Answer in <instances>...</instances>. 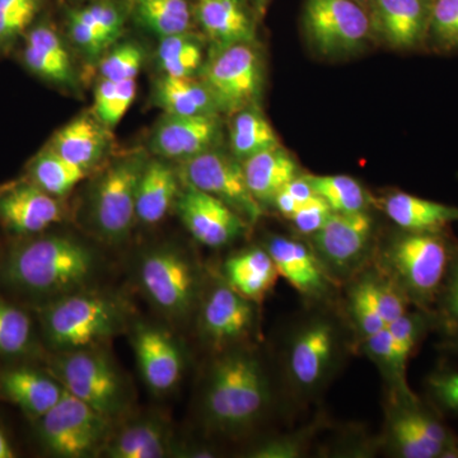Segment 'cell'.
Returning a JSON list of instances; mask_svg holds the SVG:
<instances>
[{
  "mask_svg": "<svg viewBox=\"0 0 458 458\" xmlns=\"http://www.w3.org/2000/svg\"><path fill=\"white\" fill-rule=\"evenodd\" d=\"M451 345L452 348L454 349V351L458 352V327L456 333L454 334V337H452L451 339Z\"/></svg>",
  "mask_w": 458,
  "mask_h": 458,
  "instance_id": "db71d44e",
  "label": "cell"
},
{
  "mask_svg": "<svg viewBox=\"0 0 458 458\" xmlns=\"http://www.w3.org/2000/svg\"><path fill=\"white\" fill-rule=\"evenodd\" d=\"M174 208L189 233L212 249L231 245L250 227L227 204L185 183Z\"/></svg>",
  "mask_w": 458,
  "mask_h": 458,
  "instance_id": "9a60e30c",
  "label": "cell"
},
{
  "mask_svg": "<svg viewBox=\"0 0 458 458\" xmlns=\"http://www.w3.org/2000/svg\"><path fill=\"white\" fill-rule=\"evenodd\" d=\"M16 457V451L9 441L7 434L0 428V458Z\"/></svg>",
  "mask_w": 458,
  "mask_h": 458,
  "instance_id": "816d5d0a",
  "label": "cell"
},
{
  "mask_svg": "<svg viewBox=\"0 0 458 458\" xmlns=\"http://www.w3.org/2000/svg\"><path fill=\"white\" fill-rule=\"evenodd\" d=\"M269 252L279 276L284 278L298 293L312 300L327 297L334 280L328 276L311 246L301 241L274 234L267 238Z\"/></svg>",
  "mask_w": 458,
  "mask_h": 458,
  "instance_id": "44dd1931",
  "label": "cell"
},
{
  "mask_svg": "<svg viewBox=\"0 0 458 458\" xmlns=\"http://www.w3.org/2000/svg\"><path fill=\"white\" fill-rule=\"evenodd\" d=\"M23 63L31 73L57 86H75V73L64 41L47 23L33 26L26 32Z\"/></svg>",
  "mask_w": 458,
  "mask_h": 458,
  "instance_id": "603a6c76",
  "label": "cell"
},
{
  "mask_svg": "<svg viewBox=\"0 0 458 458\" xmlns=\"http://www.w3.org/2000/svg\"><path fill=\"white\" fill-rule=\"evenodd\" d=\"M111 45L116 44L125 27V12L114 0H96L87 5Z\"/></svg>",
  "mask_w": 458,
  "mask_h": 458,
  "instance_id": "c3c4849f",
  "label": "cell"
},
{
  "mask_svg": "<svg viewBox=\"0 0 458 458\" xmlns=\"http://www.w3.org/2000/svg\"><path fill=\"white\" fill-rule=\"evenodd\" d=\"M41 7V0H0V47L29 31Z\"/></svg>",
  "mask_w": 458,
  "mask_h": 458,
  "instance_id": "7bdbcfd3",
  "label": "cell"
},
{
  "mask_svg": "<svg viewBox=\"0 0 458 458\" xmlns=\"http://www.w3.org/2000/svg\"><path fill=\"white\" fill-rule=\"evenodd\" d=\"M205 38L191 31L159 38L157 64L165 75L195 78L200 75L207 55Z\"/></svg>",
  "mask_w": 458,
  "mask_h": 458,
  "instance_id": "836d02e7",
  "label": "cell"
},
{
  "mask_svg": "<svg viewBox=\"0 0 458 458\" xmlns=\"http://www.w3.org/2000/svg\"><path fill=\"white\" fill-rule=\"evenodd\" d=\"M358 283L369 295L370 302L386 325H390L408 312V298L379 271L376 274H364Z\"/></svg>",
  "mask_w": 458,
  "mask_h": 458,
  "instance_id": "60d3db41",
  "label": "cell"
},
{
  "mask_svg": "<svg viewBox=\"0 0 458 458\" xmlns=\"http://www.w3.org/2000/svg\"><path fill=\"white\" fill-rule=\"evenodd\" d=\"M125 321L122 303L104 294L74 292L41 309L45 336L63 352L95 346L122 331Z\"/></svg>",
  "mask_w": 458,
  "mask_h": 458,
  "instance_id": "5b68a950",
  "label": "cell"
},
{
  "mask_svg": "<svg viewBox=\"0 0 458 458\" xmlns=\"http://www.w3.org/2000/svg\"><path fill=\"white\" fill-rule=\"evenodd\" d=\"M153 104L164 114H221L203 81L199 77L180 78L162 74L152 90Z\"/></svg>",
  "mask_w": 458,
  "mask_h": 458,
  "instance_id": "4dcf8cb0",
  "label": "cell"
},
{
  "mask_svg": "<svg viewBox=\"0 0 458 458\" xmlns=\"http://www.w3.org/2000/svg\"><path fill=\"white\" fill-rule=\"evenodd\" d=\"M113 420L65 391L59 403L38 419V437L54 456L92 457L106 447Z\"/></svg>",
  "mask_w": 458,
  "mask_h": 458,
  "instance_id": "9c48e42d",
  "label": "cell"
},
{
  "mask_svg": "<svg viewBox=\"0 0 458 458\" xmlns=\"http://www.w3.org/2000/svg\"><path fill=\"white\" fill-rule=\"evenodd\" d=\"M31 318L13 304L0 300V355L20 357L31 351Z\"/></svg>",
  "mask_w": 458,
  "mask_h": 458,
  "instance_id": "74e56055",
  "label": "cell"
},
{
  "mask_svg": "<svg viewBox=\"0 0 458 458\" xmlns=\"http://www.w3.org/2000/svg\"><path fill=\"white\" fill-rule=\"evenodd\" d=\"M302 23L312 49L327 59L357 55L373 40L369 12L355 0H306Z\"/></svg>",
  "mask_w": 458,
  "mask_h": 458,
  "instance_id": "ba28073f",
  "label": "cell"
},
{
  "mask_svg": "<svg viewBox=\"0 0 458 458\" xmlns=\"http://www.w3.org/2000/svg\"><path fill=\"white\" fill-rule=\"evenodd\" d=\"M387 445L396 457L445 458L457 445L438 417L415 396H397L387 419Z\"/></svg>",
  "mask_w": 458,
  "mask_h": 458,
  "instance_id": "5bb4252c",
  "label": "cell"
},
{
  "mask_svg": "<svg viewBox=\"0 0 458 458\" xmlns=\"http://www.w3.org/2000/svg\"><path fill=\"white\" fill-rule=\"evenodd\" d=\"M110 129L102 125L95 114L75 117L54 134L51 149L66 161L89 171L96 167L110 147Z\"/></svg>",
  "mask_w": 458,
  "mask_h": 458,
  "instance_id": "484cf974",
  "label": "cell"
},
{
  "mask_svg": "<svg viewBox=\"0 0 458 458\" xmlns=\"http://www.w3.org/2000/svg\"><path fill=\"white\" fill-rule=\"evenodd\" d=\"M140 282L150 302L170 318H185L198 301L197 267L174 247H159L144 255Z\"/></svg>",
  "mask_w": 458,
  "mask_h": 458,
  "instance_id": "8fae6325",
  "label": "cell"
},
{
  "mask_svg": "<svg viewBox=\"0 0 458 458\" xmlns=\"http://www.w3.org/2000/svg\"><path fill=\"white\" fill-rule=\"evenodd\" d=\"M143 47L135 42H125L107 50L99 62V75L113 82L135 80L144 63Z\"/></svg>",
  "mask_w": 458,
  "mask_h": 458,
  "instance_id": "b9f144b4",
  "label": "cell"
},
{
  "mask_svg": "<svg viewBox=\"0 0 458 458\" xmlns=\"http://www.w3.org/2000/svg\"><path fill=\"white\" fill-rule=\"evenodd\" d=\"M221 114H165L150 137V150L165 161L185 162L221 146Z\"/></svg>",
  "mask_w": 458,
  "mask_h": 458,
  "instance_id": "2e32d148",
  "label": "cell"
},
{
  "mask_svg": "<svg viewBox=\"0 0 458 458\" xmlns=\"http://www.w3.org/2000/svg\"><path fill=\"white\" fill-rule=\"evenodd\" d=\"M427 322L428 318L423 313L408 311L387 325L388 331L393 336L397 364L405 373L410 355L414 352L424 331L427 330Z\"/></svg>",
  "mask_w": 458,
  "mask_h": 458,
  "instance_id": "ee69618b",
  "label": "cell"
},
{
  "mask_svg": "<svg viewBox=\"0 0 458 458\" xmlns=\"http://www.w3.org/2000/svg\"><path fill=\"white\" fill-rule=\"evenodd\" d=\"M426 47L439 54L458 51V0H433Z\"/></svg>",
  "mask_w": 458,
  "mask_h": 458,
  "instance_id": "ab89813d",
  "label": "cell"
},
{
  "mask_svg": "<svg viewBox=\"0 0 458 458\" xmlns=\"http://www.w3.org/2000/svg\"><path fill=\"white\" fill-rule=\"evenodd\" d=\"M318 197L327 201L334 213H358L369 210L372 198L360 181L346 174H309Z\"/></svg>",
  "mask_w": 458,
  "mask_h": 458,
  "instance_id": "d590c367",
  "label": "cell"
},
{
  "mask_svg": "<svg viewBox=\"0 0 458 458\" xmlns=\"http://www.w3.org/2000/svg\"><path fill=\"white\" fill-rule=\"evenodd\" d=\"M181 186L182 181L177 168L172 167L165 159H148L138 183L137 221L144 225L164 221L171 208L176 205Z\"/></svg>",
  "mask_w": 458,
  "mask_h": 458,
  "instance_id": "d4e9b609",
  "label": "cell"
},
{
  "mask_svg": "<svg viewBox=\"0 0 458 458\" xmlns=\"http://www.w3.org/2000/svg\"><path fill=\"white\" fill-rule=\"evenodd\" d=\"M68 29L75 47L89 59L104 56L105 53L110 49L102 36L87 21H84L75 9H72L68 13Z\"/></svg>",
  "mask_w": 458,
  "mask_h": 458,
  "instance_id": "bcb514c9",
  "label": "cell"
},
{
  "mask_svg": "<svg viewBox=\"0 0 458 458\" xmlns=\"http://www.w3.org/2000/svg\"><path fill=\"white\" fill-rule=\"evenodd\" d=\"M271 0H252V9H254L256 17H264L269 7Z\"/></svg>",
  "mask_w": 458,
  "mask_h": 458,
  "instance_id": "f5cc1de1",
  "label": "cell"
},
{
  "mask_svg": "<svg viewBox=\"0 0 458 458\" xmlns=\"http://www.w3.org/2000/svg\"><path fill=\"white\" fill-rule=\"evenodd\" d=\"M0 388L9 401L36 421L49 412L65 394L55 377L29 367L5 370L0 378Z\"/></svg>",
  "mask_w": 458,
  "mask_h": 458,
  "instance_id": "cb8c5ba5",
  "label": "cell"
},
{
  "mask_svg": "<svg viewBox=\"0 0 458 458\" xmlns=\"http://www.w3.org/2000/svg\"><path fill=\"white\" fill-rule=\"evenodd\" d=\"M364 352L375 361L388 384L394 388V396H414L406 384V373L401 370L394 354L393 336L387 327L361 339Z\"/></svg>",
  "mask_w": 458,
  "mask_h": 458,
  "instance_id": "f35d334b",
  "label": "cell"
},
{
  "mask_svg": "<svg viewBox=\"0 0 458 458\" xmlns=\"http://www.w3.org/2000/svg\"><path fill=\"white\" fill-rule=\"evenodd\" d=\"M333 213L327 201L316 195L301 205L293 216L289 218V221L293 223L295 229L300 233L311 237L327 222Z\"/></svg>",
  "mask_w": 458,
  "mask_h": 458,
  "instance_id": "7dc6e473",
  "label": "cell"
},
{
  "mask_svg": "<svg viewBox=\"0 0 458 458\" xmlns=\"http://www.w3.org/2000/svg\"><path fill=\"white\" fill-rule=\"evenodd\" d=\"M171 429L159 418L131 421L111 434L104 454L111 458H161L171 448Z\"/></svg>",
  "mask_w": 458,
  "mask_h": 458,
  "instance_id": "f546056e",
  "label": "cell"
},
{
  "mask_svg": "<svg viewBox=\"0 0 458 458\" xmlns=\"http://www.w3.org/2000/svg\"><path fill=\"white\" fill-rule=\"evenodd\" d=\"M456 249L441 232L400 229L382 247L379 273L405 294L409 302L427 310L441 294Z\"/></svg>",
  "mask_w": 458,
  "mask_h": 458,
  "instance_id": "3957f363",
  "label": "cell"
},
{
  "mask_svg": "<svg viewBox=\"0 0 458 458\" xmlns=\"http://www.w3.org/2000/svg\"><path fill=\"white\" fill-rule=\"evenodd\" d=\"M87 174L89 171L66 161L50 147L41 150L29 165V181L57 199L68 195Z\"/></svg>",
  "mask_w": 458,
  "mask_h": 458,
  "instance_id": "e575fe53",
  "label": "cell"
},
{
  "mask_svg": "<svg viewBox=\"0 0 458 458\" xmlns=\"http://www.w3.org/2000/svg\"><path fill=\"white\" fill-rule=\"evenodd\" d=\"M250 191L262 205H271L279 191L300 174L293 155L282 146L270 148L242 162Z\"/></svg>",
  "mask_w": 458,
  "mask_h": 458,
  "instance_id": "f1b7e54d",
  "label": "cell"
},
{
  "mask_svg": "<svg viewBox=\"0 0 458 458\" xmlns=\"http://www.w3.org/2000/svg\"><path fill=\"white\" fill-rule=\"evenodd\" d=\"M131 17L157 38L191 31L194 4L191 0H131Z\"/></svg>",
  "mask_w": 458,
  "mask_h": 458,
  "instance_id": "d6a6232c",
  "label": "cell"
},
{
  "mask_svg": "<svg viewBox=\"0 0 458 458\" xmlns=\"http://www.w3.org/2000/svg\"><path fill=\"white\" fill-rule=\"evenodd\" d=\"M375 222L366 212L333 213L311 236V247L328 276L343 280L355 276L372 250Z\"/></svg>",
  "mask_w": 458,
  "mask_h": 458,
  "instance_id": "4fadbf2b",
  "label": "cell"
},
{
  "mask_svg": "<svg viewBox=\"0 0 458 458\" xmlns=\"http://www.w3.org/2000/svg\"><path fill=\"white\" fill-rule=\"evenodd\" d=\"M179 174L185 185L201 190L227 204L250 225L264 214V208L250 191L242 162L221 148L181 162Z\"/></svg>",
  "mask_w": 458,
  "mask_h": 458,
  "instance_id": "7c38bea8",
  "label": "cell"
},
{
  "mask_svg": "<svg viewBox=\"0 0 458 458\" xmlns=\"http://www.w3.org/2000/svg\"><path fill=\"white\" fill-rule=\"evenodd\" d=\"M228 143L229 152L241 162L282 146L278 134L259 105L242 108L229 116Z\"/></svg>",
  "mask_w": 458,
  "mask_h": 458,
  "instance_id": "1f68e13d",
  "label": "cell"
},
{
  "mask_svg": "<svg viewBox=\"0 0 458 458\" xmlns=\"http://www.w3.org/2000/svg\"><path fill=\"white\" fill-rule=\"evenodd\" d=\"M50 375L66 393L114 419L131 403V391L106 352L96 346L63 352L51 361Z\"/></svg>",
  "mask_w": 458,
  "mask_h": 458,
  "instance_id": "8992f818",
  "label": "cell"
},
{
  "mask_svg": "<svg viewBox=\"0 0 458 458\" xmlns=\"http://www.w3.org/2000/svg\"><path fill=\"white\" fill-rule=\"evenodd\" d=\"M270 405V379L260 358L238 346L223 351L205 379L201 411L207 427L222 436H240L254 428Z\"/></svg>",
  "mask_w": 458,
  "mask_h": 458,
  "instance_id": "6da1fadb",
  "label": "cell"
},
{
  "mask_svg": "<svg viewBox=\"0 0 458 458\" xmlns=\"http://www.w3.org/2000/svg\"><path fill=\"white\" fill-rule=\"evenodd\" d=\"M433 0H373L369 9L373 40L390 49L426 47Z\"/></svg>",
  "mask_w": 458,
  "mask_h": 458,
  "instance_id": "ac0fdd59",
  "label": "cell"
},
{
  "mask_svg": "<svg viewBox=\"0 0 458 458\" xmlns=\"http://www.w3.org/2000/svg\"><path fill=\"white\" fill-rule=\"evenodd\" d=\"M355 2L360 3V5H363V7L369 11L370 4L373 3V0H355Z\"/></svg>",
  "mask_w": 458,
  "mask_h": 458,
  "instance_id": "11a10c76",
  "label": "cell"
},
{
  "mask_svg": "<svg viewBox=\"0 0 458 458\" xmlns=\"http://www.w3.org/2000/svg\"><path fill=\"white\" fill-rule=\"evenodd\" d=\"M221 114L259 105L264 87V63L255 42L210 47L200 75Z\"/></svg>",
  "mask_w": 458,
  "mask_h": 458,
  "instance_id": "52a82bcc",
  "label": "cell"
},
{
  "mask_svg": "<svg viewBox=\"0 0 458 458\" xmlns=\"http://www.w3.org/2000/svg\"><path fill=\"white\" fill-rule=\"evenodd\" d=\"M256 303L237 293L225 280L208 292L200 312L201 333L219 351L234 348L254 330Z\"/></svg>",
  "mask_w": 458,
  "mask_h": 458,
  "instance_id": "e0dca14e",
  "label": "cell"
},
{
  "mask_svg": "<svg viewBox=\"0 0 458 458\" xmlns=\"http://www.w3.org/2000/svg\"><path fill=\"white\" fill-rule=\"evenodd\" d=\"M430 390L445 408L458 412V373H441L430 378Z\"/></svg>",
  "mask_w": 458,
  "mask_h": 458,
  "instance_id": "f907efd6",
  "label": "cell"
},
{
  "mask_svg": "<svg viewBox=\"0 0 458 458\" xmlns=\"http://www.w3.org/2000/svg\"><path fill=\"white\" fill-rule=\"evenodd\" d=\"M98 258L73 237L50 234L26 241L12 250L3 267L5 282L40 297H62L89 284Z\"/></svg>",
  "mask_w": 458,
  "mask_h": 458,
  "instance_id": "7a4b0ae2",
  "label": "cell"
},
{
  "mask_svg": "<svg viewBox=\"0 0 458 458\" xmlns=\"http://www.w3.org/2000/svg\"><path fill=\"white\" fill-rule=\"evenodd\" d=\"M64 208L31 181L0 191V223L20 236H33L62 222Z\"/></svg>",
  "mask_w": 458,
  "mask_h": 458,
  "instance_id": "ffe728a7",
  "label": "cell"
},
{
  "mask_svg": "<svg viewBox=\"0 0 458 458\" xmlns=\"http://www.w3.org/2000/svg\"><path fill=\"white\" fill-rule=\"evenodd\" d=\"M131 342L140 375L150 391L158 394L171 393L180 384L185 369L176 340L162 328L138 325Z\"/></svg>",
  "mask_w": 458,
  "mask_h": 458,
  "instance_id": "d6986e66",
  "label": "cell"
},
{
  "mask_svg": "<svg viewBox=\"0 0 458 458\" xmlns=\"http://www.w3.org/2000/svg\"><path fill=\"white\" fill-rule=\"evenodd\" d=\"M349 310H351L352 321L355 322L361 339L373 335L387 327L360 283H355L352 285L351 297H349Z\"/></svg>",
  "mask_w": 458,
  "mask_h": 458,
  "instance_id": "f6af8a7d",
  "label": "cell"
},
{
  "mask_svg": "<svg viewBox=\"0 0 458 458\" xmlns=\"http://www.w3.org/2000/svg\"><path fill=\"white\" fill-rule=\"evenodd\" d=\"M382 212L403 231L441 232L458 223V207L437 203L403 191H394L379 200Z\"/></svg>",
  "mask_w": 458,
  "mask_h": 458,
  "instance_id": "4316f807",
  "label": "cell"
},
{
  "mask_svg": "<svg viewBox=\"0 0 458 458\" xmlns=\"http://www.w3.org/2000/svg\"><path fill=\"white\" fill-rule=\"evenodd\" d=\"M225 280L237 293L258 304L265 301L280 278L278 269L265 247H250L227 259Z\"/></svg>",
  "mask_w": 458,
  "mask_h": 458,
  "instance_id": "83f0119b",
  "label": "cell"
},
{
  "mask_svg": "<svg viewBox=\"0 0 458 458\" xmlns=\"http://www.w3.org/2000/svg\"><path fill=\"white\" fill-rule=\"evenodd\" d=\"M310 433H297L294 436L284 437L261 445L258 450L252 452V456L261 458H293L300 457L302 452L306 451L309 443Z\"/></svg>",
  "mask_w": 458,
  "mask_h": 458,
  "instance_id": "681fc988",
  "label": "cell"
},
{
  "mask_svg": "<svg viewBox=\"0 0 458 458\" xmlns=\"http://www.w3.org/2000/svg\"><path fill=\"white\" fill-rule=\"evenodd\" d=\"M148 161L143 152L114 162L96 183L90 201V221L107 242H122L137 219L138 183Z\"/></svg>",
  "mask_w": 458,
  "mask_h": 458,
  "instance_id": "30bf717a",
  "label": "cell"
},
{
  "mask_svg": "<svg viewBox=\"0 0 458 458\" xmlns=\"http://www.w3.org/2000/svg\"><path fill=\"white\" fill-rule=\"evenodd\" d=\"M345 337L336 318L312 312L298 319L286 336L284 373L298 396L311 399L327 388L342 363Z\"/></svg>",
  "mask_w": 458,
  "mask_h": 458,
  "instance_id": "277c9868",
  "label": "cell"
},
{
  "mask_svg": "<svg viewBox=\"0 0 458 458\" xmlns=\"http://www.w3.org/2000/svg\"><path fill=\"white\" fill-rule=\"evenodd\" d=\"M194 17L210 47L255 42L256 14L245 0H195Z\"/></svg>",
  "mask_w": 458,
  "mask_h": 458,
  "instance_id": "7402d4cb",
  "label": "cell"
},
{
  "mask_svg": "<svg viewBox=\"0 0 458 458\" xmlns=\"http://www.w3.org/2000/svg\"><path fill=\"white\" fill-rule=\"evenodd\" d=\"M137 98V81L126 80L122 82L101 78L95 89L93 114L102 125L114 128Z\"/></svg>",
  "mask_w": 458,
  "mask_h": 458,
  "instance_id": "8d00e7d4",
  "label": "cell"
}]
</instances>
